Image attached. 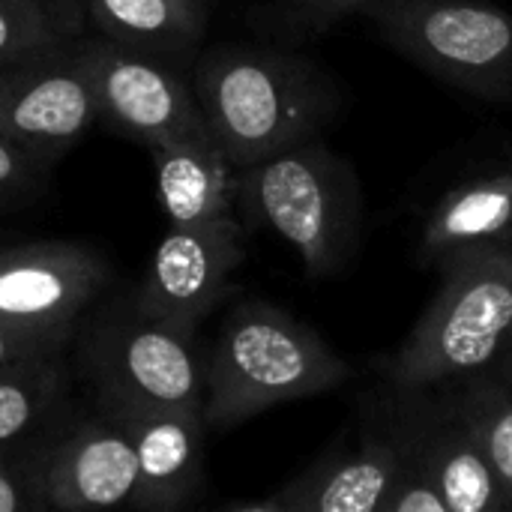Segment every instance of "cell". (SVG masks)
Here are the masks:
<instances>
[{"label":"cell","instance_id":"6da1fadb","mask_svg":"<svg viewBox=\"0 0 512 512\" xmlns=\"http://www.w3.org/2000/svg\"><path fill=\"white\" fill-rule=\"evenodd\" d=\"M207 429H234L276 405L303 402L351 378L342 360L309 324L264 300L237 303L219 336L201 351Z\"/></svg>","mask_w":512,"mask_h":512},{"label":"cell","instance_id":"7a4b0ae2","mask_svg":"<svg viewBox=\"0 0 512 512\" xmlns=\"http://www.w3.org/2000/svg\"><path fill=\"white\" fill-rule=\"evenodd\" d=\"M192 90L237 171L315 138L336 111V90L318 66L270 48L204 51L192 69Z\"/></svg>","mask_w":512,"mask_h":512},{"label":"cell","instance_id":"3957f363","mask_svg":"<svg viewBox=\"0 0 512 512\" xmlns=\"http://www.w3.org/2000/svg\"><path fill=\"white\" fill-rule=\"evenodd\" d=\"M512 330V243L441 267V285L408 333L378 360L393 387H438L492 372Z\"/></svg>","mask_w":512,"mask_h":512},{"label":"cell","instance_id":"277c9868","mask_svg":"<svg viewBox=\"0 0 512 512\" xmlns=\"http://www.w3.org/2000/svg\"><path fill=\"white\" fill-rule=\"evenodd\" d=\"M237 201L297 252L312 279L336 276L360 246L363 195L354 168L315 138L240 168Z\"/></svg>","mask_w":512,"mask_h":512},{"label":"cell","instance_id":"5b68a950","mask_svg":"<svg viewBox=\"0 0 512 512\" xmlns=\"http://www.w3.org/2000/svg\"><path fill=\"white\" fill-rule=\"evenodd\" d=\"M75 339L96 411L111 417L156 408L201 411L204 369L195 333L144 312L135 297L93 315Z\"/></svg>","mask_w":512,"mask_h":512},{"label":"cell","instance_id":"8992f818","mask_svg":"<svg viewBox=\"0 0 512 512\" xmlns=\"http://www.w3.org/2000/svg\"><path fill=\"white\" fill-rule=\"evenodd\" d=\"M411 63L483 99L512 96V15L486 0H381L366 12Z\"/></svg>","mask_w":512,"mask_h":512},{"label":"cell","instance_id":"52a82bcc","mask_svg":"<svg viewBox=\"0 0 512 512\" xmlns=\"http://www.w3.org/2000/svg\"><path fill=\"white\" fill-rule=\"evenodd\" d=\"M402 468V435L387 390L369 396L351 441H333L306 471L231 512H381Z\"/></svg>","mask_w":512,"mask_h":512},{"label":"cell","instance_id":"ba28073f","mask_svg":"<svg viewBox=\"0 0 512 512\" xmlns=\"http://www.w3.org/2000/svg\"><path fill=\"white\" fill-rule=\"evenodd\" d=\"M387 399L402 435V465H417L432 477L447 512H507L498 474L462 414L453 384H387Z\"/></svg>","mask_w":512,"mask_h":512},{"label":"cell","instance_id":"9c48e42d","mask_svg":"<svg viewBox=\"0 0 512 512\" xmlns=\"http://www.w3.org/2000/svg\"><path fill=\"white\" fill-rule=\"evenodd\" d=\"M78 51L99 96V120L111 129L144 147L159 138L213 135L195 90L168 60L132 51L96 33L81 36Z\"/></svg>","mask_w":512,"mask_h":512},{"label":"cell","instance_id":"30bf717a","mask_svg":"<svg viewBox=\"0 0 512 512\" xmlns=\"http://www.w3.org/2000/svg\"><path fill=\"white\" fill-rule=\"evenodd\" d=\"M243 261L246 237L234 213L201 225H168L153 249L135 303L144 312L195 333L231 294Z\"/></svg>","mask_w":512,"mask_h":512},{"label":"cell","instance_id":"8fae6325","mask_svg":"<svg viewBox=\"0 0 512 512\" xmlns=\"http://www.w3.org/2000/svg\"><path fill=\"white\" fill-rule=\"evenodd\" d=\"M96 120L99 96L78 39L18 63L0 90V135L48 159L75 147Z\"/></svg>","mask_w":512,"mask_h":512},{"label":"cell","instance_id":"7c38bea8","mask_svg":"<svg viewBox=\"0 0 512 512\" xmlns=\"http://www.w3.org/2000/svg\"><path fill=\"white\" fill-rule=\"evenodd\" d=\"M105 282V261L84 243L9 246L0 252V324L75 339Z\"/></svg>","mask_w":512,"mask_h":512},{"label":"cell","instance_id":"4fadbf2b","mask_svg":"<svg viewBox=\"0 0 512 512\" xmlns=\"http://www.w3.org/2000/svg\"><path fill=\"white\" fill-rule=\"evenodd\" d=\"M45 492L57 512L129 507L135 450L126 429L102 411L66 417L45 456Z\"/></svg>","mask_w":512,"mask_h":512},{"label":"cell","instance_id":"5bb4252c","mask_svg":"<svg viewBox=\"0 0 512 512\" xmlns=\"http://www.w3.org/2000/svg\"><path fill=\"white\" fill-rule=\"evenodd\" d=\"M111 417V414H108ZM135 450V510L177 512L204 492V420L198 408L114 414Z\"/></svg>","mask_w":512,"mask_h":512},{"label":"cell","instance_id":"9a60e30c","mask_svg":"<svg viewBox=\"0 0 512 512\" xmlns=\"http://www.w3.org/2000/svg\"><path fill=\"white\" fill-rule=\"evenodd\" d=\"M147 150L168 225H201L234 213L237 168L228 162L216 135L159 138Z\"/></svg>","mask_w":512,"mask_h":512},{"label":"cell","instance_id":"2e32d148","mask_svg":"<svg viewBox=\"0 0 512 512\" xmlns=\"http://www.w3.org/2000/svg\"><path fill=\"white\" fill-rule=\"evenodd\" d=\"M510 243L512 159L453 186L435 204L423 228V255L438 267Z\"/></svg>","mask_w":512,"mask_h":512},{"label":"cell","instance_id":"e0dca14e","mask_svg":"<svg viewBox=\"0 0 512 512\" xmlns=\"http://www.w3.org/2000/svg\"><path fill=\"white\" fill-rule=\"evenodd\" d=\"M78 9L96 36L168 63L189 54L207 27L204 0H78Z\"/></svg>","mask_w":512,"mask_h":512},{"label":"cell","instance_id":"ac0fdd59","mask_svg":"<svg viewBox=\"0 0 512 512\" xmlns=\"http://www.w3.org/2000/svg\"><path fill=\"white\" fill-rule=\"evenodd\" d=\"M69 369L63 354L0 366V447L42 438L66 420Z\"/></svg>","mask_w":512,"mask_h":512},{"label":"cell","instance_id":"d6986e66","mask_svg":"<svg viewBox=\"0 0 512 512\" xmlns=\"http://www.w3.org/2000/svg\"><path fill=\"white\" fill-rule=\"evenodd\" d=\"M453 393L498 474L507 512H512V384L480 372L453 381Z\"/></svg>","mask_w":512,"mask_h":512},{"label":"cell","instance_id":"ffe728a7","mask_svg":"<svg viewBox=\"0 0 512 512\" xmlns=\"http://www.w3.org/2000/svg\"><path fill=\"white\" fill-rule=\"evenodd\" d=\"M81 33L63 0H0V66L24 63Z\"/></svg>","mask_w":512,"mask_h":512},{"label":"cell","instance_id":"44dd1931","mask_svg":"<svg viewBox=\"0 0 512 512\" xmlns=\"http://www.w3.org/2000/svg\"><path fill=\"white\" fill-rule=\"evenodd\" d=\"M60 426L42 438L0 447V512H45V456Z\"/></svg>","mask_w":512,"mask_h":512},{"label":"cell","instance_id":"7402d4cb","mask_svg":"<svg viewBox=\"0 0 512 512\" xmlns=\"http://www.w3.org/2000/svg\"><path fill=\"white\" fill-rule=\"evenodd\" d=\"M54 159L0 135V210L21 204L45 177Z\"/></svg>","mask_w":512,"mask_h":512},{"label":"cell","instance_id":"603a6c76","mask_svg":"<svg viewBox=\"0 0 512 512\" xmlns=\"http://www.w3.org/2000/svg\"><path fill=\"white\" fill-rule=\"evenodd\" d=\"M72 342H75L72 336H60V333H39V330L0 324V366L36 360V357H54L63 354Z\"/></svg>","mask_w":512,"mask_h":512},{"label":"cell","instance_id":"cb8c5ba5","mask_svg":"<svg viewBox=\"0 0 512 512\" xmlns=\"http://www.w3.org/2000/svg\"><path fill=\"white\" fill-rule=\"evenodd\" d=\"M381 0H282L285 15L309 30H327L336 21L357 15V12H369L372 6H378Z\"/></svg>","mask_w":512,"mask_h":512},{"label":"cell","instance_id":"d4e9b609","mask_svg":"<svg viewBox=\"0 0 512 512\" xmlns=\"http://www.w3.org/2000/svg\"><path fill=\"white\" fill-rule=\"evenodd\" d=\"M492 375H498L501 381L512 384V330L507 345H504V351H501V357H498V363H495V369H492Z\"/></svg>","mask_w":512,"mask_h":512},{"label":"cell","instance_id":"484cf974","mask_svg":"<svg viewBox=\"0 0 512 512\" xmlns=\"http://www.w3.org/2000/svg\"><path fill=\"white\" fill-rule=\"evenodd\" d=\"M15 66H18V63H15ZM15 66H0V90H3V84L12 78V69H15Z\"/></svg>","mask_w":512,"mask_h":512},{"label":"cell","instance_id":"4316f807","mask_svg":"<svg viewBox=\"0 0 512 512\" xmlns=\"http://www.w3.org/2000/svg\"><path fill=\"white\" fill-rule=\"evenodd\" d=\"M63 3H66V6H69V9H72L75 15H78V21H81V9H78V0H63ZM81 27H84V21H81Z\"/></svg>","mask_w":512,"mask_h":512}]
</instances>
